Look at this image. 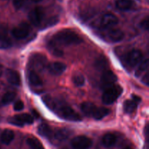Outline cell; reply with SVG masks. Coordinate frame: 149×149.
<instances>
[{"label": "cell", "mask_w": 149, "mask_h": 149, "mask_svg": "<svg viewBox=\"0 0 149 149\" xmlns=\"http://www.w3.org/2000/svg\"><path fill=\"white\" fill-rule=\"evenodd\" d=\"M13 6L16 10H19L23 7L24 4V0H13Z\"/></svg>", "instance_id": "cell-32"}, {"label": "cell", "mask_w": 149, "mask_h": 149, "mask_svg": "<svg viewBox=\"0 0 149 149\" xmlns=\"http://www.w3.org/2000/svg\"><path fill=\"white\" fill-rule=\"evenodd\" d=\"M51 41L57 45H70L81 43L82 39L74 31L71 29H64L57 32Z\"/></svg>", "instance_id": "cell-2"}, {"label": "cell", "mask_w": 149, "mask_h": 149, "mask_svg": "<svg viewBox=\"0 0 149 149\" xmlns=\"http://www.w3.org/2000/svg\"><path fill=\"white\" fill-rule=\"evenodd\" d=\"M71 145L73 149H89L93 145V142L87 136L79 135L72 139Z\"/></svg>", "instance_id": "cell-4"}, {"label": "cell", "mask_w": 149, "mask_h": 149, "mask_svg": "<svg viewBox=\"0 0 149 149\" xmlns=\"http://www.w3.org/2000/svg\"><path fill=\"white\" fill-rule=\"evenodd\" d=\"M61 149H68L67 148H61Z\"/></svg>", "instance_id": "cell-37"}, {"label": "cell", "mask_w": 149, "mask_h": 149, "mask_svg": "<svg viewBox=\"0 0 149 149\" xmlns=\"http://www.w3.org/2000/svg\"><path fill=\"white\" fill-rule=\"evenodd\" d=\"M46 64V57L41 53H33L29 59V65L33 69L32 70H42L45 68Z\"/></svg>", "instance_id": "cell-6"}, {"label": "cell", "mask_w": 149, "mask_h": 149, "mask_svg": "<svg viewBox=\"0 0 149 149\" xmlns=\"http://www.w3.org/2000/svg\"><path fill=\"white\" fill-rule=\"evenodd\" d=\"M148 18H146L144 20H142L141 22V25L142 26L143 29H148Z\"/></svg>", "instance_id": "cell-34"}, {"label": "cell", "mask_w": 149, "mask_h": 149, "mask_svg": "<svg viewBox=\"0 0 149 149\" xmlns=\"http://www.w3.org/2000/svg\"><path fill=\"white\" fill-rule=\"evenodd\" d=\"M143 58V53L140 50L133 49L130 51L125 56V61L131 67L138 65Z\"/></svg>", "instance_id": "cell-7"}, {"label": "cell", "mask_w": 149, "mask_h": 149, "mask_svg": "<svg viewBox=\"0 0 149 149\" xmlns=\"http://www.w3.org/2000/svg\"><path fill=\"white\" fill-rule=\"evenodd\" d=\"M15 134L14 131L11 129H4L3 132L1 133V140L2 143L5 145H9L11 143V142L14 140Z\"/></svg>", "instance_id": "cell-22"}, {"label": "cell", "mask_w": 149, "mask_h": 149, "mask_svg": "<svg viewBox=\"0 0 149 149\" xmlns=\"http://www.w3.org/2000/svg\"><path fill=\"white\" fill-rule=\"evenodd\" d=\"M28 80L29 84L33 87H41L42 86V80L39 74L36 72V71L31 70H29L27 74Z\"/></svg>", "instance_id": "cell-15"}, {"label": "cell", "mask_w": 149, "mask_h": 149, "mask_svg": "<svg viewBox=\"0 0 149 149\" xmlns=\"http://www.w3.org/2000/svg\"><path fill=\"white\" fill-rule=\"evenodd\" d=\"M124 149H132V148H130V147H126V148H125Z\"/></svg>", "instance_id": "cell-36"}, {"label": "cell", "mask_w": 149, "mask_h": 149, "mask_svg": "<svg viewBox=\"0 0 149 149\" xmlns=\"http://www.w3.org/2000/svg\"><path fill=\"white\" fill-rule=\"evenodd\" d=\"M73 83L77 86H82L85 83V78L81 74H77L73 77Z\"/></svg>", "instance_id": "cell-30"}, {"label": "cell", "mask_w": 149, "mask_h": 149, "mask_svg": "<svg viewBox=\"0 0 149 149\" xmlns=\"http://www.w3.org/2000/svg\"><path fill=\"white\" fill-rule=\"evenodd\" d=\"M118 23H119L118 18L112 13H106L103 15L101 18V21H100L102 26L106 28L113 27L116 26Z\"/></svg>", "instance_id": "cell-13"}, {"label": "cell", "mask_w": 149, "mask_h": 149, "mask_svg": "<svg viewBox=\"0 0 149 149\" xmlns=\"http://www.w3.org/2000/svg\"><path fill=\"white\" fill-rule=\"evenodd\" d=\"M4 29H3L2 32L0 34V49H7L12 45L11 39L7 37Z\"/></svg>", "instance_id": "cell-23"}, {"label": "cell", "mask_w": 149, "mask_h": 149, "mask_svg": "<svg viewBox=\"0 0 149 149\" xmlns=\"http://www.w3.org/2000/svg\"><path fill=\"white\" fill-rule=\"evenodd\" d=\"M6 77L9 83L14 86H20L21 80H20V74L17 72L13 70H7L6 72Z\"/></svg>", "instance_id": "cell-17"}, {"label": "cell", "mask_w": 149, "mask_h": 149, "mask_svg": "<svg viewBox=\"0 0 149 149\" xmlns=\"http://www.w3.org/2000/svg\"><path fill=\"white\" fill-rule=\"evenodd\" d=\"M43 101L49 109L63 119L71 121H79L81 120V115L65 104L55 100L50 96H45Z\"/></svg>", "instance_id": "cell-1"}, {"label": "cell", "mask_w": 149, "mask_h": 149, "mask_svg": "<svg viewBox=\"0 0 149 149\" xmlns=\"http://www.w3.org/2000/svg\"><path fill=\"white\" fill-rule=\"evenodd\" d=\"M116 6L118 9L125 11L130 10L133 6V2L132 0H117Z\"/></svg>", "instance_id": "cell-24"}, {"label": "cell", "mask_w": 149, "mask_h": 149, "mask_svg": "<svg viewBox=\"0 0 149 149\" xmlns=\"http://www.w3.org/2000/svg\"><path fill=\"white\" fill-rule=\"evenodd\" d=\"M9 123L17 127H23L24 124H31L33 123V118L31 115L22 113L10 117L8 119Z\"/></svg>", "instance_id": "cell-5"}, {"label": "cell", "mask_w": 149, "mask_h": 149, "mask_svg": "<svg viewBox=\"0 0 149 149\" xmlns=\"http://www.w3.org/2000/svg\"><path fill=\"white\" fill-rule=\"evenodd\" d=\"M33 1H34V2H39V1H42V0H32Z\"/></svg>", "instance_id": "cell-35"}, {"label": "cell", "mask_w": 149, "mask_h": 149, "mask_svg": "<svg viewBox=\"0 0 149 149\" xmlns=\"http://www.w3.org/2000/svg\"><path fill=\"white\" fill-rule=\"evenodd\" d=\"M29 32H30L29 25L26 22H23L13 29L12 34L16 39H22L28 37V35L29 34Z\"/></svg>", "instance_id": "cell-9"}, {"label": "cell", "mask_w": 149, "mask_h": 149, "mask_svg": "<svg viewBox=\"0 0 149 149\" xmlns=\"http://www.w3.org/2000/svg\"><path fill=\"white\" fill-rule=\"evenodd\" d=\"M117 80V77L111 70H106L103 72L100 78V86L103 89H106L107 88L113 86Z\"/></svg>", "instance_id": "cell-8"}, {"label": "cell", "mask_w": 149, "mask_h": 149, "mask_svg": "<svg viewBox=\"0 0 149 149\" xmlns=\"http://www.w3.org/2000/svg\"><path fill=\"white\" fill-rule=\"evenodd\" d=\"M47 70L49 73L54 75H60L66 70V65L64 63L55 61L49 64L47 67Z\"/></svg>", "instance_id": "cell-14"}, {"label": "cell", "mask_w": 149, "mask_h": 149, "mask_svg": "<svg viewBox=\"0 0 149 149\" xmlns=\"http://www.w3.org/2000/svg\"><path fill=\"white\" fill-rule=\"evenodd\" d=\"M71 134V131L68 129L63 128L53 130L51 140H55L58 142H62L69 137Z\"/></svg>", "instance_id": "cell-11"}, {"label": "cell", "mask_w": 149, "mask_h": 149, "mask_svg": "<svg viewBox=\"0 0 149 149\" xmlns=\"http://www.w3.org/2000/svg\"><path fill=\"white\" fill-rule=\"evenodd\" d=\"M27 144L31 149H45L42 143L36 137H29L27 140Z\"/></svg>", "instance_id": "cell-25"}, {"label": "cell", "mask_w": 149, "mask_h": 149, "mask_svg": "<svg viewBox=\"0 0 149 149\" xmlns=\"http://www.w3.org/2000/svg\"><path fill=\"white\" fill-rule=\"evenodd\" d=\"M110 113L109 109L101 107H96L94 112L93 114V118L95 120H101Z\"/></svg>", "instance_id": "cell-21"}, {"label": "cell", "mask_w": 149, "mask_h": 149, "mask_svg": "<svg viewBox=\"0 0 149 149\" xmlns=\"http://www.w3.org/2000/svg\"><path fill=\"white\" fill-rule=\"evenodd\" d=\"M95 105L90 102H83L81 105V110L83 113L87 117H92L96 108Z\"/></svg>", "instance_id": "cell-19"}, {"label": "cell", "mask_w": 149, "mask_h": 149, "mask_svg": "<svg viewBox=\"0 0 149 149\" xmlns=\"http://www.w3.org/2000/svg\"><path fill=\"white\" fill-rule=\"evenodd\" d=\"M116 142V137L112 133H107L104 134L102 138V143L106 148H111L115 145Z\"/></svg>", "instance_id": "cell-20"}, {"label": "cell", "mask_w": 149, "mask_h": 149, "mask_svg": "<svg viewBox=\"0 0 149 149\" xmlns=\"http://www.w3.org/2000/svg\"><path fill=\"white\" fill-rule=\"evenodd\" d=\"M141 101V98L133 95L132 99H128L124 102V110L127 113H132L138 108L139 102Z\"/></svg>", "instance_id": "cell-12"}, {"label": "cell", "mask_w": 149, "mask_h": 149, "mask_svg": "<svg viewBox=\"0 0 149 149\" xmlns=\"http://www.w3.org/2000/svg\"><path fill=\"white\" fill-rule=\"evenodd\" d=\"M107 37L111 42H118L123 39L125 34L119 29H110L107 32Z\"/></svg>", "instance_id": "cell-16"}, {"label": "cell", "mask_w": 149, "mask_h": 149, "mask_svg": "<svg viewBox=\"0 0 149 149\" xmlns=\"http://www.w3.org/2000/svg\"><path fill=\"white\" fill-rule=\"evenodd\" d=\"M52 132H53V129L47 124H42L38 127V133L42 137H46L50 140L52 139Z\"/></svg>", "instance_id": "cell-18"}, {"label": "cell", "mask_w": 149, "mask_h": 149, "mask_svg": "<svg viewBox=\"0 0 149 149\" xmlns=\"http://www.w3.org/2000/svg\"><path fill=\"white\" fill-rule=\"evenodd\" d=\"M142 82L144 83V84L146 85V86H148L149 78H148V73L147 72L143 74V77L142 78Z\"/></svg>", "instance_id": "cell-33"}, {"label": "cell", "mask_w": 149, "mask_h": 149, "mask_svg": "<svg viewBox=\"0 0 149 149\" xmlns=\"http://www.w3.org/2000/svg\"><path fill=\"white\" fill-rule=\"evenodd\" d=\"M148 68V60L145 59L144 61H143L142 62L139 64L138 69H137L136 72H135V75H136L137 77L141 75V74H143L145 72L147 71Z\"/></svg>", "instance_id": "cell-27"}, {"label": "cell", "mask_w": 149, "mask_h": 149, "mask_svg": "<svg viewBox=\"0 0 149 149\" xmlns=\"http://www.w3.org/2000/svg\"><path fill=\"white\" fill-rule=\"evenodd\" d=\"M15 93L13 91H7L3 95L2 99H1V102L4 105H7V104L13 102L15 98Z\"/></svg>", "instance_id": "cell-28"}, {"label": "cell", "mask_w": 149, "mask_h": 149, "mask_svg": "<svg viewBox=\"0 0 149 149\" xmlns=\"http://www.w3.org/2000/svg\"><path fill=\"white\" fill-rule=\"evenodd\" d=\"M44 15L45 13L43 9L40 7H37L31 10L29 14V18L32 24L34 26H39L43 20Z\"/></svg>", "instance_id": "cell-10"}, {"label": "cell", "mask_w": 149, "mask_h": 149, "mask_svg": "<svg viewBox=\"0 0 149 149\" xmlns=\"http://www.w3.org/2000/svg\"><path fill=\"white\" fill-rule=\"evenodd\" d=\"M48 47H49V50L50 52H52V53L53 55L57 56H60L63 55V52L61 49L58 47V45H55V43L50 41L48 44Z\"/></svg>", "instance_id": "cell-29"}, {"label": "cell", "mask_w": 149, "mask_h": 149, "mask_svg": "<svg viewBox=\"0 0 149 149\" xmlns=\"http://www.w3.org/2000/svg\"><path fill=\"white\" fill-rule=\"evenodd\" d=\"M13 108H14L15 110L20 111L23 109V108H24V104H23V102H22V101L18 100L17 101V102H15V103L14 104Z\"/></svg>", "instance_id": "cell-31"}, {"label": "cell", "mask_w": 149, "mask_h": 149, "mask_svg": "<svg viewBox=\"0 0 149 149\" xmlns=\"http://www.w3.org/2000/svg\"><path fill=\"white\" fill-rule=\"evenodd\" d=\"M95 65L97 70L106 71V70H107L106 68L108 67V61L105 57L100 56L96 59Z\"/></svg>", "instance_id": "cell-26"}, {"label": "cell", "mask_w": 149, "mask_h": 149, "mask_svg": "<svg viewBox=\"0 0 149 149\" xmlns=\"http://www.w3.org/2000/svg\"><path fill=\"white\" fill-rule=\"evenodd\" d=\"M122 88L119 85H113L105 89V91L102 96V101L106 105H111L113 103L119 96L122 94Z\"/></svg>", "instance_id": "cell-3"}]
</instances>
